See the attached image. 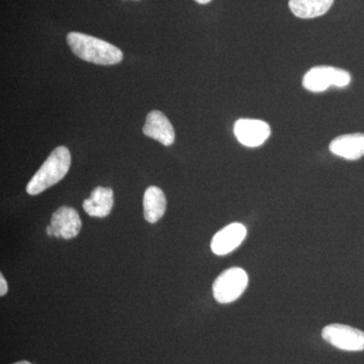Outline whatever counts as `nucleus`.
Instances as JSON below:
<instances>
[{"instance_id":"4","label":"nucleus","mask_w":364,"mask_h":364,"mask_svg":"<svg viewBox=\"0 0 364 364\" xmlns=\"http://www.w3.org/2000/svg\"><path fill=\"white\" fill-rule=\"evenodd\" d=\"M351 81L348 71L332 66H316L304 76L303 85L312 92H323L330 86L346 87Z\"/></svg>"},{"instance_id":"7","label":"nucleus","mask_w":364,"mask_h":364,"mask_svg":"<svg viewBox=\"0 0 364 364\" xmlns=\"http://www.w3.org/2000/svg\"><path fill=\"white\" fill-rule=\"evenodd\" d=\"M246 235L247 230L244 225L239 223L228 225L213 237L210 248L215 255H227L241 245Z\"/></svg>"},{"instance_id":"17","label":"nucleus","mask_w":364,"mask_h":364,"mask_svg":"<svg viewBox=\"0 0 364 364\" xmlns=\"http://www.w3.org/2000/svg\"><path fill=\"white\" fill-rule=\"evenodd\" d=\"M14 364H32V363H28V361H26V360H21V361H18V363H16Z\"/></svg>"},{"instance_id":"3","label":"nucleus","mask_w":364,"mask_h":364,"mask_svg":"<svg viewBox=\"0 0 364 364\" xmlns=\"http://www.w3.org/2000/svg\"><path fill=\"white\" fill-rule=\"evenodd\" d=\"M248 274L240 267L225 270L213 284V294L218 303L230 304L240 298L248 286Z\"/></svg>"},{"instance_id":"9","label":"nucleus","mask_w":364,"mask_h":364,"mask_svg":"<svg viewBox=\"0 0 364 364\" xmlns=\"http://www.w3.org/2000/svg\"><path fill=\"white\" fill-rule=\"evenodd\" d=\"M144 135L158 141L164 146H171L176 141V131L169 119L160 111H152L146 117Z\"/></svg>"},{"instance_id":"2","label":"nucleus","mask_w":364,"mask_h":364,"mask_svg":"<svg viewBox=\"0 0 364 364\" xmlns=\"http://www.w3.org/2000/svg\"><path fill=\"white\" fill-rule=\"evenodd\" d=\"M70 166V151L65 146L57 147L28 182L26 193L31 196L40 195L46 189L61 181L68 173Z\"/></svg>"},{"instance_id":"14","label":"nucleus","mask_w":364,"mask_h":364,"mask_svg":"<svg viewBox=\"0 0 364 364\" xmlns=\"http://www.w3.org/2000/svg\"><path fill=\"white\" fill-rule=\"evenodd\" d=\"M7 291H9V287H7L6 280L1 273V274H0V296H6Z\"/></svg>"},{"instance_id":"1","label":"nucleus","mask_w":364,"mask_h":364,"mask_svg":"<svg viewBox=\"0 0 364 364\" xmlns=\"http://www.w3.org/2000/svg\"><path fill=\"white\" fill-rule=\"evenodd\" d=\"M67 43L78 58L97 65H116L123 61L124 54L119 48L92 36L71 32L67 35Z\"/></svg>"},{"instance_id":"8","label":"nucleus","mask_w":364,"mask_h":364,"mask_svg":"<svg viewBox=\"0 0 364 364\" xmlns=\"http://www.w3.org/2000/svg\"><path fill=\"white\" fill-rule=\"evenodd\" d=\"M50 226L54 232V237L68 240L77 237L82 223L75 208L61 207L53 214Z\"/></svg>"},{"instance_id":"6","label":"nucleus","mask_w":364,"mask_h":364,"mask_svg":"<svg viewBox=\"0 0 364 364\" xmlns=\"http://www.w3.org/2000/svg\"><path fill=\"white\" fill-rule=\"evenodd\" d=\"M237 140L246 147H259L272 134L269 124L261 119H240L234 124Z\"/></svg>"},{"instance_id":"12","label":"nucleus","mask_w":364,"mask_h":364,"mask_svg":"<svg viewBox=\"0 0 364 364\" xmlns=\"http://www.w3.org/2000/svg\"><path fill=\"white\" fill-rule=\"evenodd\" d=\"M144 215L146 221L154 224L166 212L167 200L162 189L157 186H150L146 189L143 200Z\"/></svg>"},{"instance_id":"11","label":"nucleus","mask_w":364,"mask_h":364,"mask_svg":"<svg viewBox=\"0 0 364 364\" xmlns=\"http://www.w3.org/2000/svg\"><path fill=\"white\" fill-rule=\"evenodd\" d=\"M114 207V191L112 188L97 186L93 189L90 198L83 202V208L88 215L105 218L111 214Z\"/></svg>"},{"instance_id":"15","label":"nucleus","mask_w":364,"mask_h":364,"mask_svg":"<svg viewBox=\"0 0 364 364\" xmlns=\"http://www.w3.org/2000/svg\"><path fill=\"white\" fill-rule=\"evenodd\" d=\"M46 232H47V235H49V236H54V232H53L51 226H48Z\"/></svg>"},{"instance_id":"10","label":"nucleus","mask_w":364,"mask_h":364,"mask_svg":"<svg viewBox=\"0 0 364 364\" xmlns=\"http://www.w3.org/2000/svg\"><path fill=\"white\" fill-rule=\"evenodd\" d=\"M330 151L344 159H360L364 156V134H348L337 136L330 144Z\"/></svg>"},{"instance_id":"13","label":"nucleus","mask_w":364,"mask_h":364,"mask_svg":"<svg viewBox=\"0 0 364 364\" xmlns=\"http://www.w3.org/2000/svg\"><path fill=\"white\" fill-rule=\"evenodd\" d=\"M334 0H289L291 13L299 18H315L324 16Z\"/></svg>"},{"instance_id":"16","label":"nucleus","mask_w":364,"mask_h":364,"mask_svg":"<svg viewBox=\"0 0 364 364\" xmlns=\"http://www.w3.org/2000/svg\"><path fill=\"white\" fill-rule=\"evenodd\" d=\"M196 1L200 4H210V2L212 1V0H196Z\"/></svg>"},{"instance_id":"5","label":"nucleus","mask_w":364,"mask_h":364,"mask_svg":"<svg viewBox=\"0 0 364 364\" xmlns=\"http://www.w3.org/2000/svg\"><path fill=\"white\" fill-rule=\"evenodd\" d=\"M322 337L325 341L340 350H364V332L351 326L343 324L326 326L322 331Z\"/></svg>"}]
</instances>
